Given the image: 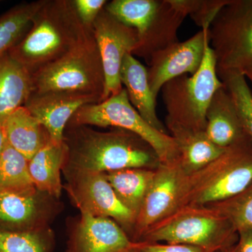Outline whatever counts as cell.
I'll list each match as a JSON object with an SVG mask.
<instances>
[{
  "mask_svg": "<svg viewBox=\"0 0 252 252\" xmlns=\"http://www.w3.org/2000/svg\"><path fill=\"white\" fill-rule=\"evenodd\" d=\"M29 160L6 142L0 154V190L24 191L36 189Z\"/></svg>",
  "mask_w": 252,
  "mask_h": 252,
  "instance_id": "cell-25",
  "label": "cell"
},
{
  "mask_svg": "<svg viewBox=\"0 0 252 252\" xmlns=\"http://www.w3.org/2000/svg\"><path fill=\"white\" fill-rule=\"evenodd\" d=\"M65 160L64 143L52 141L44 146L28 162L30 175L38 190L59 199L62 192L61 173Z\"/></svg>",
  "mask_w": 252,
  "mask_h": 252,
  "instance_id": "cell-22",
  "label": "cell"
},
{
  "mask_svg": "<svg viewBox=\"0 0 252 252\" xmlns=\"http://www.w3.org/2000/svg\"><path fill=\"white\" fill-rule=\"evenodd\" d=\"M4 129L6 142L28 160L51 141L46 127L25 106L6 118Z\"/></svg>",
  "mask_w": 252,
  "mask_h": 252,
  "instance_id": "cell-20",
  "label": "cell"
},
{
  "mask_svg": "<svg viewBox=\"0 0 252 252\" xmlns=\"http://www.w3.org/2000/svg\"><path fill=\"white\" fill-rule=\"evenodd\" d=\"M74 6L81 23L89 28L94 24L107 1L105 0H73Z\"/></svg>",
  "mask_w": 252,
  "mask_h": 252,
  "instance_id": "cell-29",
  "label": "cell"
},
{
  "mask_svg": "<svg viewBox=\"0 0 252 252\" xmlns=\"http://www.w3.org/2000/svg\"><path fill=\"white\" fill-rule=\"evenodd\" d=\"M101 102L97 96L65 91L31 94L25 107L46 127L51 140L63 143L68 122L78 109Z\"/></svg>",
  "mask_w": 252,
  "mask_h": 252,
  "instance_id": "cell-16",
  "label": "cell"
},
{
  "mask_svg": "<svg viewBox=\"0 0 252 252\" xmlns=\"http://www.w3.org/2000/svg\"><path fill=\"white\" fill-rule=\"evenodd\" d=\"M93 28L103 65L104 101L119 94L124 88L120 78L123 61L127 54H133L140 40L135 29L118 21L104 7Z\"/></svg>",
  "mask_w": 252,
  "mask_h": 252,
  "instance_id": "cell-12",
  "label": "cell"
},
{
  "mask_svg": "<svg viewBox=\"0 0 252 252\" xmlns=\"http://www.w3.org/2000/svg\"><path fill=\"white\" fill-rule=\"evenodd\" d=\"M32 94V76L9 52L0 56V123L24 106Z\"/></svg>",
  "mask_w": 252,
  "mask_h": 252,
  "instance_id": "cell-21",
  "label": "cell"
},
{
  "mask_svg": "<svg viewBox=\"0 0 252 252\" xmlns=\"http://www.w3.org/2000/svg\"><path fill=\"white\" fill-rule=\"evenodd\" d=\"M59 199L37 189L24 191L0 190V230L37 231L49 228L56 217Z\"/></svg>",
  "mask_w": 252,
  "mask_h": 252,
  "instance_id": "cell-13",
  "label": "cell"
},
{
  "mask_svg": "<svg viewBox=\"0 0 252 252\" xmlns=\"http://www.w3.org/2000/svg\"><path fill=\"white\" fill-rule=\"evenodd\" d=\"M64 186L72 203L81 212L106 217L117 222L126 233L132 234L136 216L116 195L104 173L89 171H64Z\"/></svg>",
  "mask_w": 252,
  "mask_h": 252,
  "instance_id": "cell-10",
  "label": "cell"
},
{
  "mask_svg": "<svg viewBox=\"0 0 252 252\" xmlns=\"http://www.w3.org/2000/svg\"><path fill=\"white\" fill-rule=\"evenodd\" d=\"M221 252H240L238 242H237V243L235 244V245H232V246L229 247V248L225 249V250H223Z\"/></svg>",
  "mask_w": 252,
  "mask_h": 252,
  "instance_id": "cell-34",
  "label": "cell"
},
{
  "mask_svg": "<svg viewBox=\"0 0 252 252\" xmlns=\"http://www.w3.org/2000/svg\"><path fill=\"white\" fill-rule=\"evenodd\" d=\"M209 206L220 212L236 233L252 229V183L233 198Z\"/></svg>",
  "mask_w": 252,
  "mask_h": 252,
  "instance_id": "cell-28",
  "label": "cell"
},
{
  "mask_svg": "<svg viewBox=\"0 0 252 252\" xmlns=\"http://www.w3.org/2000/svg\"><path fill=\"white\" fill-rule=\"evenodd\" d=\"M45 1L21 3L0 16V56L9 52L26 35L33 18Z\"/></svg>",
  "mask_w": 252,
  "mask_h": 252,
  "instance_id": "cell-24",
  "label": "cell"
},
{
  "mask_svg": "<svg viewBox=\"0 0 252 252\" xmlns=\"http://www.w3.org/2000/svg\"><path fill=\"white\" fill-rule=\"evenodd\" d=\"M242 73H243V74H245L247 79H248L249 80L251 81L252 84V65L247 68V69H245Z\"/></svg>",
  "mask_w": 252,
  "mask_h": 252,
  "instance_id": "cell-33",
  "label": "cell"
},
{
  "mask_svg": "<svg viewBox=\"0 0 252 252\" xmlns=\"http://www.w3.org/2000/svg\"><path fill=\"white\" fill-rule=\"evenodd\" d=\"M135 246L114 220L81 212L69 234L67 252H129Z\"/></svg>",
  "mask_w": 252,
  "mask_h": 252,
  "instance_id": "cell-15",
  "label": "cell"
},
{
  "mask_svg": "<svg viewBox=\"0 0 252 252\" xmlns=\"http://www.w3.org/2000/svg\"><path fill=\"white\" fill-rule=\"evenodd\" d=\"M54 244L49 228L31 232L0 230V252H50Z\"/></svg>",
  "mask_w": 252,
  "mask_h": 252,
  "instance_id": "cell-27",
  "label": "cell"
},
{
  "mask_svg": "<svg viewBox=\"0 0 252 252\" xmlns=\"http://www.w3.org/2000/svg\"><path fill=\"white\" fill-rule=\"evenodd\" d=\"M220 80L233 100L245 135L252 142V92L243 73L217 71Z\"/></svg>",
  "mask_w": 252,
  "mask_h": 252,
  "instance_id": "cell-26",
  "label": "cell"
},
{
  "mask_svg": "<svg viewBox=\"0 0 252 252\" xmlns=\"http://www.w3.org/2000/svg\"><path fill=\"white\" fill-rule=\"evenodd\" d=\"M217 70L216 56L208 39L198 70L193 75L175 78L162 86L160 92L167 111L165 120L205 131L207 109L214 94L223 86Z\"/></svg>",
  "mask_w": 252,
  "mask_h": 252,
  "instance_id": "cell-6",
  "label": "cell"
},
{
  "mask_svg": "<svg viewBox=\"0 0 252 252\" xmlns=\"http://www.w3.org/2000/svg\"><path fill=\"white\" fill-rule=\"evenodd\" d=\"M167 130L177 144V160L188 175L198 171L220 157L225 149L209 140L205 131L195 130L165 120Z\"/></svg>",
  "mask_w": 252,
  "mask_h": 252,
  "instance_id": "cell-19",
  "label": "cell"
},
{
  "mask_svg": "<svg viewBox=\"0 0 252 252\" xmlns=\"http://www.w3.org/2000/svg\"><path fill=\"white\" fill-rule=\"evenodd\" d=\"M93 38L94 28L81 23L73 0H46L9 54L32 74Z\"/></svg>",
  "mask_w": 252,
  "mask_h": 252,
  "instance_id": "cell-2",
  "label": "cell"
},
{
  "mask_svg": "<svg viewBox=\"0 0 252 252\" xmlns=\"http://www.w3.org/2000/svg\"><path fill=\"white\" fill-rule=\"evenodd\" d=\"M238 245L240 252H252V229L238 232Z\"/></svg>",
  "mask_w": 252,
  "mask_h": 252,
  "instance_id": "cell-31",
  "label": "cell"
},
{
  "mask_svg": "<svg viewBox=\"0 0 252 252\" xmlns=\"http://www.w3.org/2000/svg\"><path fill=\"white\" fill-rule=\"evenodd\" d=\"M209 39V28L182 42L177 41L157 51L149 59L147 69L149 86L157 99L162 86L169 81L184 75H193L198 70Z\"/></svg>",
  "mask_w": 252,
  "mask_h": 252,
  "instance_id": "cell-14",
  "label": "cell"
},
{
  "mask_svg": "<svg viewBox=\"0 0 252 252\" xmlns=\"http://www.w3.org/2000/svg\"><path fill=\"white\" fill-rule=\"evenodd\" d=\"M140 241L183 244L218 252L236 244L238 233L216 209L186 205L149 228Z\"/></svg>",
  "mask_w": 252,
  "mask_h": 252,
  "instance_id": "cell-3",
  "label": "cell"
},
{
  "mask_svg": "<svg viewBox=\"0 0 252 252\" xmlns=\"http://www.w3.org/2000/svg\"><path fill=\"white\" fill-rule=\"evenodd\" d=\"M205 134L212 143L221 149L228 148L248 138L224 86L215 93L207 109Z\"/></svg>",
  "mask_w": 252,
  "mask_h": 252,
  "instance_id": "cell-17",
  "label": "cell"
},
{
  "mask_svg": "<svg viewBox=\"0 0 252 252\" xmlns=\"http://www.w3.org/2000/svg\"><path fill=\"white\" fill-rule=\"evenodd\" d=\"M31 76L32 94L65 91L97 96L102 101L105 79L94 36Z\"/></svg>",
  "mask_w": 252,
  "mask_h": 252,
  "instance_id": "cell-7",
  "label": "cell"
},
{
  "mask_svg": "<svg viewBox=\"0 0 252 252\" xmlns=\"http://www.w3.org/2000/svg\"><path fill=\"white\" fill-rule=\"evenodd\" d=\"M217 71L243 72L252 65V0L228 1L209 28Z\"/></svg>",
  "mask_w": 252,
  "mask_h": 252,
  "instance_id": "cell-9",
  "label": "cell"
},
{
  "mask_svg": "<svg viewBox=\"0 0 252 252\" xmlns=\"http://www.w3.org/2000/svg\"><path fill=\"white\" fill-rule=\"evenodd\" d=\"M137 252L135 250H132V251H130V252Z\"/></svg>",
  "mask_w": 252,
  "mask_h": 252,
  "instance_id": "cell-35",
  "label": "cell"
},
{
  "mask_svg": "<svg viewBox=\"0 0 252 252\" xmlns=\"http://www.w3.org/2000/svg\"><path fill=\"white\" fill-rule=\"evenodd\" d=\"M188 178L177 160L159 165L136 218L132 241H140L149 228L181 207Z\"/></svg>",
  "mask_w": 252,
  "mask_h": 252,
  "instance_id": "cell-11",
  "label": "cell"
},
{
  "mask_svg": "<svg viewBox=\"0 0 252 252\" xmlns=\"http://www.w3.org/2000/svg\"><path fill=\"white\" fill-rule=\"evenodd\" d=\"M137 252H210L203 248L183 244L136 242Z\"/></svg>",
  "mask_w": 252,
  "mask_h": 252,
  "instance_id": "cell-30",
  "label": "cell"
},
{
  "mask_svg": "<svg viewBox=\"0 0 252 252\" xmlns=\"http://www.w3.org/2000/svg\"><path fill=\"white\" fill-rule=\"evenodd\" d=\"M67 126L119 127L140 136L150 144L161 163L173 161L177 158V144L173 137L156 130L141 117L131 104L124 88L102 102L83 106Z\"/></svg>",
  "mask_w": 252,
  "mask_h": 252,
  "instance_id": "cell-8",
  "label": "cell"
},
{
  "mask_svg": "<svg viewBox=\"0 0 252 252\" xmlns=\"http://www.w3.org/2000/svg\"><path fill=\"white\" fill-rule=\"evenodd\" d=\"M252 183V142L228 147L206 166L189 175L181 207L209 206L233 198Z\"/></svg>",
  "mask_w": 252,
  "mask_h": 252,
  "instance_id": "cell-4",
  "label": "cell"
},
{
  "mask_svg": "<svg viewBox=\"0 0 252 252\" xmlns=\"http://www.w3.org/2000/svg\"><path fill=\"white\" fill-rule=\"evenodd\" d=\"M104 9L137 31L140 41L132 56L147 63L156 52L178 41L177 31L187 16L173 0H113Z\"/></svg>",
  "mask_w": 252,
  "mask_h": 252,
  "instance_id": "cell-5",
  "label": "cell"
},
{
  "mask_svg": "<svg viewBox=\"0 0 252 252\" xmlns=\"http://www.w3.org/2000/svg\"><path fill=\"white\" fill-rule=\"evenodd\" d=\"M63 143V171L107 173L131 168L155 170L161 163L150 144L119 127L100 132L87 126H67Z\"/></svg>",
  "mask_w": 252,
  "mask_h": 252,
  "instance_id": "cell-1",
  "label": "cell"
},
{
  "mask_svg": "<svg viewBox=\"0 0 252 252\" xmlns=\"http://www.w3.org/2000/svg\"><path fill=\"white\" fill-rule=\"evenodd\" d=\"M5 143H6V137H5L4 124L0 123V154L2 151Z\"/></svg>",
  "mask_w": 252,
  "mask_h": 252,
  "instance_id": "cell-32",
  "label": "cell"
},
{
  "mask_svg": "<svg viewBox=\"0 0 252 252\" xmlns=\"http://www.w3.org/2000/svg\"><path fill=\"white\" fill-rule=\"evenodd\" d=\"M155 170L131 168L104 173L120 201L135 214L136 218L153 180Z\"/></svg>",
  "mask_w": 252,
  "mask_h": 252,
  "instance_id": "cell-23",
  "label": "cell"
},
{
  "mask_svg": "<svg viewBox=\"0 0 252 252\" xmlns=\"http://www.w3.org/2000/svg\"><path fill=\"white\" fill-rule=\"evenodd\" d=\"M120 78L131 104L141 117L156 130L167 134L166 127L158 117L157 99L149 86L147 68L127 54L123 61Z\"/></svg>",
  "mask_w": 252,
  "mask_h": 252,
  "instance_id": "cell-18",
  "label": "cell"
},
{
  "mask_svg": "<svg viewBox=\"0 0 252 252\" xmlns=\"http://www.w3.org/2000/svg\"></svg>",
  "mask_w": 252,
  "mask_h": 252,
  "instance_id": "cell-36",
  "label": "cell"
}]
</instances>
